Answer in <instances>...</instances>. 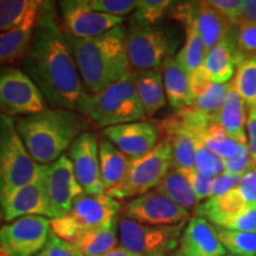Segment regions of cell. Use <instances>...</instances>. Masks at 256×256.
<instances>
[{"label": "cell", "instance_id": "1", "mask_svg": "<svg viewBox=\"0 0 256 256\" xmlns=\"http://www.w3.org/2000/svg\"><path fill=\"white\" fill-rule=\"evenodd\" d=\"M22 66L51 107L76 110L87 90H83L55 2H40L30 48Z\"/></svg>", "mask_w": 256, "mask_h": 256}, {"label": "cell", "instance_id": "2", "mask_svg": "<svg viewBox=\"0 0 256 256\" xmlns=\"http://www.w3.org/2000/svg\"><path fill=\"white\" fill-rule=\"evenodd\" d=\"M126 32L124 25L92 38L74 37L66 31L80 78L88 92L104 90L130 74Z\"/></svg>", "mask_w": 256, "mask_h": 256}, {"label": "cell", "instance_id": "3", "mask_svg": "<svg viewBox=\"0 0 256 256\" xmlns=\"http://www.w3.org/2000/svg\"><path fill=\"white\" fill-rule=\"evenodd\" d=\"M14 122L31 158L40 165L60 159L87 130L81 115L62 108H46L37 114L18 118Z\"/></svg>", "mask_w": 256, "mask_h": 256}, {"label": "cell", "instance_id": "4", "mask_svg": "<svg viewBox=\"0 0 256 256\" xmlns=\"http://www.w3.org/2000/svg\"><path fill=\"white\" fill-rule=\"evenodd\" d=\"M76 110L100 128L146 119L142 102L134 87L132 72L100 92H83Z\"/></svg>", "mask_w": 256, "mask_h": 256}, {"label": "cell", "instance_id": "5", "mask_svg": "<svg viewBox=\"0 0 256 256\" xmlns=\"http://www.w3.org/2000/svg\"><path fill=\"white\" fill-rule=\"evenodd\" d=\"M42 165L28 152L14 118L0 113V204L14 191L36 180Z\"/></svg>", "mask_w": 256, "mask_h": 256}, {"label": "cell", "instance_id": "6", "mask_svg": "<svg viewBox=\"0 0 256 256\" xmlns=\"http://www.w3.org/2000/svg\"><path fill=\"white\" fill-rule=\"evenodd\" d=\"M121 204L106 194H83L74 202L68 215L50 220L51 232L74 244L88 230L108 226L119 220Z\"/></svg>", "mask_w": 256, "mask_h": 256}, {"label": "cell", "instance_id": "7", "mask_svg": "<svg viewBox=\"0 0 256 256\" xmlns=\"http://www.w3.org/2000/svg\"><path fill=\"white\" fill-rule=\"evenodd\" d=\"M172 148L166 140H160L145 156L130 159L126 177L121 183L106 192L114 200H132L152 191L172 168Z\"/></svg>", "mask_w": 256, "mask_h": 256}, {"label": "cell", "instance_id": "8", "mask_svg": "<svg viewBox=\"0 0 256 256\" xmlns=\"http://www.w3.org/2000/svg\"><path fill=\"white\" fill-rule=\"evenodd\" d=\"M186 223L150 226L122 217L118 222L120 247L142 256H170L178 249Z\"/></svg>", "mask_w": 256, "mask_h": 256}, {"label": "cell", "instance_id": "9", "mask_svg": "<svg viewBox=\"0 0 256 256\" xmlns=\"http://www.w3.org/2000/svg\"><path fill=\"white\" fill-rule=\"evenodd\" d=\"M176 32L156 26L130 24L126 32L128 60L136 70H158L177 51Z\"/></svg>", "mask_w": 256, "mask_h": 256}, {"label": "cell", "instance_id": "10", "mask_svg": "<svg viewBox=\"0 0 256 256\" xmlns=\"http://www.w3.org/2000/svg\"><path fill=\"white\" fill-rule=\"evenodd\" d=\"M46 110V98L30 76L16 66H0V113L23 118Z\"/></svg>", "mask_w": 256, "mask_h": 256}, {"label": "cell", "instance_id": "11", "mask_svg": "<svg viewBox=\"0 0 256 256\" xmlns=\"http://www.w3.org/2000/svg\"><path fill=\"white\" fill-rule=\"evenodd\" d=\"M51 232L50 220L24 216L0 226V248L6 256H36Z\"/></svg>", "mask_w": 256, "mask_h": 256}, {"label": "cell", "instance_id": "12", "mask_svg": "<svg viewBox=\"0 0 256 256\" xmlns=\"http://www.w3.org/2000/svg\"><path fill=\"white\" fill-rule=\"evenodd\" d=\"M168 14L182 24L190 19L203 42L206 52L228 37L234 26L208 2H174Z\"/></svg>", "mask_w": 256, "mask_h": 256}, {"label": "cell", "instance_id": "13", "mask_svg": "<svg viewBox=\"0 0 256 256\" xmlns=\"http://www.w3.org/2000/svg\"><path fill=\"white\" fill-rule=\"evenodd\" d=\"M124 217L150 226H176L186 222L190 212L152 190L128 200L124 206Z\"/></svg>", "mask_w": 256, "mask_h": 256}, {"label": "cell", "instance_id": "14", "mask_svg": "<svg viewBox=\"0 0 256 256\" xmlns=\"http://www.w3.org/2000/svg\"><path fill=\"white\" fill-rule=\"evenodd\" d=\"M44 176L51 218H60L68 215L76 198L84 192L76 179L68 156H62L56 162L44 165Z\"/></svg>", "mask_w": 256, "mask_h": 256}, {"label": "cell", "instance_id": "15", "mask_svg": "<svg viewBox=\"0 0 256 256\" xmlns=\"http://www.w3.org/2000/svg\"><path fill=\"white\" fill-rule=\"evenodd\" d=\"M64 30L78 38H92L122 25L124 18L96 12L89 0H64L58 2Z\"/></svg>", "mask_w": 256, "mask_h": 256}, {"label": "cell", "instance_id": "16", "mask_svg": "<svg viewBox=\"0 0 256 256\" xmlns=\"http://www.w3.org/2000/svg\"><path fill=\"white\" fill-rule=\"evenodd\" d=\"M68 158L72 162L76 179L84 194H104L100 171L98 142L94 133L84 132L81 134L69 147Z\"/></svg>", "mask_w": 256, "mask_h": 256}, {"label": "cell", "instance_id": "17", "mask_svg": "<svg viewBox=\"0 0 256 256\" xmlns=\"http://www.w3.org/2000/svg\"><path fill=\"white\" fill-rule=\"evenodd\" d=\"M104 139L110 142L130 159L145 156L160 142L158 124L148 121L118 124L102 130Z\"/></svg>", "mask_w": 256, "mask_h": 256}, {"label": "cell", "instance_id": "18", "mask_svg": "<svg viewBox=\"0 0 256 256\" xmlns=\"http://www.w3.org/2000/svg\"><path fill=\"white\" fill-rule=\"evenodd\" d=\"M0 206L4 212V220L8 223L24 216L51 217L44 165H42L40 174L36 180L18 188Z\"/></svg>", "mask_w": 256, "mask_h": 256}, {"label": "cell", "instance_id": "19", "mask_svg": "<svg viewBox=\"0 0 256 256\" xmlns=\"http://www.w3.org/2000/svg\"><path fill=\"white\" fill-rule=\"evenodd\" d=\"M216 226L202 217H192L185 226L178 250L174 256H224Z\"/></svg>", "mask_w": 256, "mask_h": 256}, {"label": "cell", "instance_id": "20", "mask_svg": "<svg viewBox=\"0 0 256 256\" xmlns=\"http://www.w3.org/2000/svg\"><path fill=\"white\" fill-rule=\"evenodd\" d=\"M160 136L172 148V164L177 170L194 168V152L197 139L177 115L159 124Z\"/></svg>", "mask_w": 256, "mask_h": 256}, {"label": "cell", "instance_id": "21", "mask_svg": "<svg viewBox=\"0 0 256 256\" xmlns=\"http://www.w3.org/2000/svg\"><path fill=\"white\" fill-rule=\"evenodd\" d=\"M246 57L234 44L232 36L226 37L206 54L203 68L206 76L212 83L226 84L232 82L236 68Z\"/></svg>", "mask_w": 256, "mask_h": 256}, {"label": "cell", "instance_id": "22", "mask_svg": "<svg viewBox=\"0 0 256 256\" xmlns=\"http://www.w3.org/2000/svg\"><path fill=\"white\" fill-rule=\"evenodd\" d=\"M162 76L166 100L177 112L191 107L194 96L191 92L190 74L179 64L176 57H170L162 63Z\"/></svg>", "mask_w": 256, "mask_h": 256}, {"label": "cell", "instance_id": "23", "mask_svg": "<svg viewBox=\"0 0 256 256\" xmlns=\"http://www.w3.org/2000/svg\"><path fill=\"white\" fill-rule=\"evenodd\" d=\"M132 80L138 98L145 112L146 118L158 113L166 104V95L162 72L158 70H136Z\"/></svg>", "mask_w": 256, "mask_h": 256}, {"label": "cell", "instance_id": "24", "mask_svg": "<svg viewBox=\"0 0 256 256\" xmlns=\"http://www.w3.org/2000/svg\"><path fill=\"white\" fill-rule=\"evenodd\" d=\"M247 106L230 83L226 101L216 115V120L226 134L240 144H247Z\"/></svg>", "mask_w": 256, "mask_h": 256}, {"label": "cell", "instance_id": "25", "mask_svg": "<svg viewBox=\"0 0 256 256\" xmlns=\"http://www.w3.org/2000/svg\"><path fill=\"white\" fill-rule=\"evenodd\" d=\"M98 158L102 184L107 192L118 186L126 177L130 159L107 139H102L98 142Z\"/></svg>", "mask_w": 256, "mask_h": 256}, {"label": "cell", "instance_id": "26", "mask_svg": "<svg viewBox=\"0 0 256 256\" xmlns=\"http://www.w3.org/2000/svg\"><path fill=\"white\" fill-rule=\"evenodd\" d=\"M40 5L38 0H0V34L36 23Z\"/></svg>", "mask_w": 256, "mask_h": 256}, {"label": "cell", "instance_id": "27", "mask_svg": "<svg viewBox=\"0 0 256 256\" xmlns=\"http://www.w3.org/2000/svg\"><path fill=\"white\" fill-rule=\"evenodd\" d=\"M118 222L119 220H114L108 226L83 232L74 246L84 256L104 255L106 252L116 248V243L119 241Z\"/></svg>", "mask_w": 256, "mask_h": 256}, {"label": "cell", "instance_id": "28", "mask_svg": "<svg viewBox=\"0 0 256 256\" xmlns=\"http://www.w3.org/2000/svg\"><path fill=\"white\" fill-rule=\"evenodd\" d=\"M154 190L170 198L179 206L184 208L188 212L196 211L197 206H200L196 194L192 190L186 177L182 174V171L174 168V166Z\"/></svg>", "mask_w": 256, "mask_h": 256}, {"label": "cell", "instance_id": "29", "mask_svg": "<svg viewBox=\"0 0 256 256\" xmlns=\"http://www.w3.org/2000/svg\"><path fill=\"white\" fill-rule=\"evenodd\" d=\"M34 24L0 34V66H5L26 56L34 34Z\"/></svg>", "mask_w": 256, "mask_h": 256}, {"label": "cell", "instance_id": "30", "mask_svg": "<svg viewBox=\"0 0 256 256\" xmlns=\"http://www.w3.org/2000/svg\"><path fill=\"white\" fill-rule=\"evenodd\" d=\"M196 139L220 159H232L238 154L241 144L226 134L216 118L196 134Z\"/></svg>", "mask_w": 256, "mask_h": 256}, {"label": "cell", "instance_id": "31", "mask_svg": "<svg viewBox=\"0 0 256 256\" xmlns=\"http://www.w3.org/2000/svg\"><path fill=\"white\" fill-rule=\"evenodd\" d=\"M185 42L182 49L178 51L176 55V60H178L183 68L190 74H194L203 66L204 58H206V50L204 48L203 42H202L200 34L194 28V25L190 19L185 20Z\"/></svg>", "mask_w": 256, "mask_h": 256}, {"label": "cell", "instance_id": "32", "mask_svg": "<svg viewBox=\"0 0 256 256\" xmlns=\"http://www.w3.org/2000/svg\"><path fill=\"white\" fill-rule=\"evenodd\" d=\"M232 83L248 110L252 107L256 102V55L238 64Z\"/></svg>", "mask_w": 256, "mask_h": 256}, {"label": "cell", "instance_id": "33", "mask_svg": "<svg viewBox=\"0 0 256 256\" xmlns=\"http://www.w3.org/2000/svg\"><path fill=\"white\" fill-rule=\"evenodd\" d=\"M174 2L171 0H139L132 12L130 24L138 26H156L168 14Z\"/></svg>", "mask_w": 256, "mask_h": 256}, {"label": "cell", "instance_id": "34", "mask_svg": "<svg viewBox=\"0 0 256 256\" xmlns=\"http://www.w3.org/2000/svg\"><path fill=\"white\" fill-rule=\"evenodd\" d=\"M216 232L226 250L236 256H256V232L217 228Z\"/></svg>", "mask_w": 256, "mask_h": 256}, {"label": "cell", "instance_id": "35", "mask_svg": "<svg viewBox=\"0 0 256 256\" xmlns=\"http://www.w3.org/2000/svg\"><path fill=\"white\" fill-rule=\"evenodd\" d=\"M230 83L232 82L226 83V84L212 83L203 94L194 98V102H192L190 108L204 115L216 116L220 108H222L224 101H226L230 88Z\"/></svg>", "mask_w": 256, "mask_h": 256}, {"label": "cell", "instance_id": "36", "mask_svg": "<svg viewBox=\"0 0 256 256\" xmlns=\"http://www.w3.org/2000/svg\"><path fill=\"white\" fill-rule=\"evenodd\" d=\"M234 44L243 56L256 55V23L249 20H240L234 25L230 32Z\"/></svg>", "mask_w": 256, "mask_h": 256}, {"label": "cell", "instance_id": "37", "mask_svg": "<svg viewBox=\"0 0 256 256\" xmlns=\"http://www.w3.org/2000/svg\"><path fill=\"white\" fill-rule=\"evenodd\" d=\"M194 168L200 174L208 177H217L224 172L223 159L217 156L204 146L203 142L197 140L196 152H194Z\"/></svg>", "mask_w": 256, "mask_h": 256}, {"label": "cell", "instance_id": "38", "mask_svg": "<svg viewBox=\"0 0 256 256\" xmlns=\"http://www.w3.org/2000/svg\"><path fill=\"white\" fill-rule=\"evenodd\" d=\"M216 226L235 232H256V206L248 208L238 215L222 220Z\"/></svg>", "mask_w": 256, "mask_h": 256}, {"label": "cell", "instance_id": "39", "mask_svg": "<svg viewBox=\"0 0 256 256\" xmlns=\"http://www.w3.org/2000/svg\"><path fill=\"white\" fill-rule=\"evenodd\" d=\"M89 5L96 12L115 17H122L134 11L136 0H89Z\"/></svg>", "mask_w": 256, "mask_h": 256}, {"label": "cell", "instance_id": "40", "mask_svg": "<svg viewBox=\"0 0 256 256\" xmlns=\"http://www.w3.org/2000/svg\"><path fill=\"white\" fill-rule=\"evenodd\" d=\"M179 171H182V174L186 177L192 190L196 194L198 203L202 200H209L211 197V192H212L215 177H208V176L200 174L194 168L188 170H179Z\"/></svg>", "mask_w": 256, "mask_h": 256}, {"label": "cell", "instance_id": "41", "mask_svg": "<svg viewBox=\"0 0 256 256\" xmlns=\"http://www.w3.org/2000/svg\"><path fill=\"white\" fill-rule=\"evenodd\" d=\"M36 256H84L72 243L63 241L52 232H50L46 244Z\"/></svg>", "mask_w": 256, "mask_h": 256}, {"label": "cell", "instance_id": "42", "mask_svg": "<svg viewBox=\"0 0 256 256\" xmlns=\"http://www.w3.org/2000/svg\"><path fill=\"white\" fill-rule=\"evenodd\" d=\"M223 164L224 172H228V174L241 177L252 164L250 152H249V147L247 144H241L238 154L232 159L223 160Z\"/></svg>", "mask_w": 256, "mask_h": 256}, {"label": "cell", "instance_id": "43", "mask_svg": "<svg viewBox=\"0 0 256 256\" xmlns=\"http://www.w3.org/2000/svg\"><path fill=\"white\" fill-rule=\"evenodd\" d=\"M236 190L249 206H256V165L252 164L240 178Z\"/></svg>", "mask_w": 256, "mask_h": 256}, {"label": "cell", "instance_id": "44", "mask_svg": "<svg viewBox=\"0 0 256 256\" xmlns=\"http://www.w3.org/2000/svg\"><path fill=\"white\" fill-rule=\"evenodd\" d=\"M242 0H208V2L224 16L232 25H236L242 19Z\"/></svg>", "mask_w": 256, "mask_h": 256}, {"label": "cell", "instance_id": "45", "mask_svg": "<svg viewBox=\"0 0 256 256\" xmlns=\"http://www.w3.org/2000/svg\"><path fill=\"white\" fill-rule=\"evenodd\" d=\"M240 178L241 177H238V176L228 174V172H222V174L215 177L211 197H220L226 194V192L232 190L234 188L238 186V184L240 183Z\"/></svg>", "mask_w": 256, "mask_h": 256}, {"label": "cell", "instance_id": "46", "mask_svg": "<svg viewBox=\"0 0 256 256\" xmlns=\"http://www.w3.org/2000/svg\"><path fill=\"white\" fill-rule=\"evenodd\" d=\"M247 139L252 162V164L256 165V110H252V108H249L248 110Z\"/></svg>", "mask_w": 256, "mask_h": 256}, {"label": "cell", "instance_id": "47", "mask_svg": "<svg viewBox=\"0 0 256 256\" xmlns=\"http://www.w3.org/2000/svg\"><path fill=\"white\" fill-rule=\"evenodd\" d=\"M241 11V20H249L256 23V0H242Z\"/></svg>", "mask_w": 256, "mask_h": 256}, {"label": "cell", "instance_id": "48", "mask_svg": "<svg viewBox=\"0 0 256 256\" xmlns=\"http://www.w3.org/2000/svg\"><path fill=\"white\" fill-rule=\"evenodd\" d=\"M101 256H142V255L134 254V252L127 250V249H124L122 247H116V248L112 249L110 252H106L104 255H101Z\"/></svg>", "mask_w": 256, "mask_h": 256}, {"label": "cell", "instance_id": "49", "mask_svg": "<svg viewBox=\"0 0 256 256\" xmlns=\"http://www.w3.org/2000/svg\"><path fill=\"white\" fill-rule=\"evenodd\" d=\"M2 220H4V212H2V206H0V224H2Z\"/></svg>", "mask_w": 256, "mask_h": 256}, {"label": "cell", "instance_id": "50", "mask_svg": "<svg viewBox=\"0 0 256 256\" xmlns=\"http://www.w3.org/2000/svg\"><path fill=\"white\" fill-rule=\"evenodd\" d=\"M0 256H6V254H5L4 250H2V248H0Z\"/></svg>", "mask_w": 256, "mask_h": 256}, {"label": "cell", "instance_id": "51", "mask_svg": "<svg viewBox=\"0 0 256 256\" xmlns=\"http://www.w3.org/2000/svg\"><path fill=\"white\" fill-rule=\"evenodd\" d=\"M250 108H252V110H256V102H255V104L252 106V107H250Z\"/></svg>", "mask_w": 256, "mask_h": 256}, {"label": "cell", "instance_id": "52", "mask_svg": "<svg viewBox=\"0 0 256 256\" xmlns=\"http://www.w3.org/2000/svg\"><path fill=\"white\" fill-rule=\"evenodd\" d=\"M224 256H236V255H232V254H226V255H224Z\"/></svg>", "mask_w": 256, "mask_h": 256}]
</instances>
